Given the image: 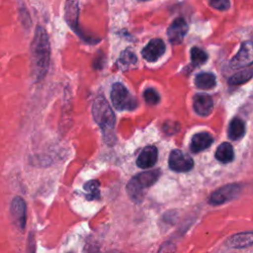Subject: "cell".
Wrapping results in <instances>:
<instances>
[{
  "instance_id": "3",
  "label": "cell",
  "mask_w": 253,
  "mask_h": 253,
  "mask_svg": "<svg viewBox=\"0 0 253 253\" xmlns=\"http://www.w3.org/2000/svg\"><path fill=\"white\" fill-rule=\"evenodd\" d=\"M159 176L160 170L155 169L139 173L132 177L126 185L127 195L133 202L139 203L143 197V190L153 185L158 180Z\"/></svg>"
},
{
  "instance_id": "24",
  "label": "cell",
  "mask_w": 253,
  "mask_h": 253,
  "mask_svg": "<svg viewBox=\"0 0 253 253\" xmlns=\"http://www.w3.org/2000/svg\"><path fill=\"white\" fill-rule=\"evenodd\" d=\"M209 4L219 11H225L230 7V1L229 0H208Z\"/></svg>"
},
{
  "instance_id": "5",
  "label": "cell",
  "mask_w": 253,
  "mask_h": 253,
  "mask_svg": "<svg viewBox=\"0 0 253 253\" xmlns=\"http://www.w3.org/2000/svg\"><path fill=\"white\" fill-rule=\"evenodd\" d=\"M111 100L113 106L118 111H133L137 107L135 98L129 93L127 88L120 82L113 84Z\"/></svg>"
},
{
  "instance_id": "25",
  "label": "cell",
  "mask_w": 253,
  "mask_h": 253,
  "mask_svg": "<svg viewBox=\"0 0 253 253\" xmlns=\"http://www.w3.org/2000/svg\"><path fill=\"white\" fill-rule=\"evenodd\" d=\"M138 1H148V0H138Z\"/></svg>"
},
{
  "instance_id": "10",
  "label": "cell",
  "mask_w": 253,
  "mask_h": 253,
  "mask_svg": "<svg viewBox=\"0 0 253 253\" xmlns=\"http://www.w3.org/2000/svg\"><path fill=\"white\" fill-rule=\"evenodd\" d=\"M165 43L161 39H152L141 50L142 57L148 62H155L165 52Z\"/></svg>"
},
{
  "instance_id": "17",
  "label": "cell",
  "mask_w": 253,
  "mask_h": 253,
  "mask_svg": "<svg viewBox=\"0 0 253 253\" xmlns=\"http://www.w3.org/2000/svg\"><path fill=\"white\" fill-rule=\"evenodd\" d=\"M215 158L222 163H228L232 161L234 158V151L232 145L228 142L221 143L215 151Z\"/></svg>"
},
{
  "instance_id": "6",
  "label": "cell",
  "mask_w": 253,
  "mask_h": 253,
  "mask_svg": "<svg viewBox=\"0 0 253 253\" xmlns=\"http://www.w3.org/2000/svg\"><path fill=\"white\" fill-rule=\"evenodd\" d=\"M10 216L12 222L23 230L27 221V206L21 197H15L10 204Z\"/></svg>"
},
{
  "instance_id": "19",
  "label": "cell",
  "mask_w": 253,
  "mask_h": 253,
  "mask_svg": "<svg viewBox=\"0 0 253 253\" xmlns=\"http://www.w3.org/2000/svg\"><path fill=\"white\" fill-rule=\"evenodd\" d=\"M85 192L87 193L85 195L87 200H98L100 198V182L97 180H91L84 184L83 186Z\"/></svg>"
},
{
  "instance_id": "12",
  "label": "cell",
  "mask_w": 253,
  "mask_h": 253,
  "mask_svg": "<svg viewBox=\"0 0 253 253\" xmlns=\"http://www.w3.org/2000/svg\"><path fill=\"white\" fill-rule=\"evenodd\" d=\"M158 157L157 148L154 145L145 146L136 159V165L142 169L150 168L155 165Z\"/></svg>"
},
{
  "instance_id": "9",
  "label": "cell",
  "mask_w": 253,
  "mask_h": 253,
  "mask_svg": "<svg viewBox=\"0 0 253 253\" xmlns=\"http://www.w3.org/2000/svg\"><path fill=\"white\" fill-rule=\"evenodd\" d=\"M230 66L232 68L246 67L253 63V42L250 41L241 43L238 52L231 58Z\"/></svg>"
},
{
  "instance_id": "20",
  "label": "cell",
  "mask_w": 253,
  "mask_h": 253,
  "mask_svg": "<svg viewBox=\"0 0 253 253\" xmlns=\"http://www.w3.org/2000/svg\"><path fill=\"white\" fill-rule=\"evenodd\" d=\"M253 76V70L252 69H244L239 72H236L228 79L229 85H240L247 81H249Z\"/></svg>"
},
{
  "instance_id": "16",
  "label": "cell",
  "mask_w": 253,
  "mask_h": 253,
  "mask_svg": "<svg viewBox=\"0 0 253 253\" xmlns=\"http://www.w3.org/2000/svg\"><path fill=\"white\" fill-rule=\"evenodd\" d=\"M245 133V124L239 118H234L230 121L228 126V136L232 140L241 138Z\"/></svg>"
},
{
  "instance_id": "23",
  "label": "cell",
  "mask_w": 253,
  "mask_h": 253,
  "mask_svg": "<svg viewBox=\"0 0 253 253\" xmlns=\"http://www.w3.org/2000/svg\"><path fill=\"white\" fill-rule=\"evenodd\" d=\"M143 98L146 103L150 105H156L160 101V96L153 88H147L143 92Z\"/></svg>"
},
{
  "instance_id": "7",
  "label": "cell",
  "mask_w": 253,
  "mask_h": 253,
  "mask_svg": "<svg viewBox=\"0 0 253 253\" xmlns=\"http://www.w3.org/2000/svg\"><path fill=\"white\" fill-rule=\"evenodd\" d=\"M169 167L175 172H188L194 166L193 159L181 150H172L169 155Z\"/></svg>"
},
{
  "instance_id": "22",
  "label": "cell",
  "mask_w": 253,
  "mask_h": 253,
  "mask_svg": "<svg viewBox=\"0 0 253 253\" xmlns=\"http://www.w3.org/2000/svg\"><path fill=\"white\" fill-rule=\"evenodd\" d=\"M136 61H137V58H136L135 54L128 48L122 51L121 56L118 60L119 64H121L122 66H128L130 64H134V63H136Z\"/></svg>"
},
{
  "instance_id": "4",
  "label": "cell",
  "mask_w": 253,
  "mask_h": 253,
  "mask_svg": "<svg viewBox=\"0 0 253 253\" xmlns=\"http://www.w3.org/2000/svg\"><path fill=\"white\" fill-rule=\"evenodd\" d=\"M78 16H79V0H66L64 5V18L67 25L70 29L84 42L88 43H97L100 42V39L93 38L85 34L78 25Z\"/></svg>"
},
{
  "instance_id": "13",
  "label": "cell",
  "mask_w": 253,
  "mask_h": 253,
  "mask_svg": "<svg viewBox=\"0 0 253 253\" xmlns=\"http://www.w3.org/2000/svg\"><path fill=\"white\" fill-rule=\"evenodd\" d=\"M193 107L195 112L198 115L205 117L211 114L213 107V102L210 95L200 93L195 95L194 101H193Z\"/></svg>"
},
{
  "instance_id": "2",
  "label": "cell",
  "mask_w": 253,
  "mask_h": 253,
  "mask_svg": "<svg viewBox=\"0 0 253 253\" xmlns=\"http://www.w3.org/2000/svg\"><path fill=\"white\" fill-rule=\"evenodd\" d=\"M92 116L100 126L106 142L112 144L116 140V136L114 135L116 118L111 106L104 96L99 95L94 100L92 105Z\"/></svg>"
},
{
  "instance_id": "11",
  "label": "cell",
  "mask_w": 253,
  "mask_h": 253,
  "mask_svg": "<svg viewBox=\"0 0 253 253\" xmlns=\"http://www.w3.org/2000/svg\"><path fill=\"white\" fill-rule=\"evenodd\" d=\"M188 32V24L183 18L175 19L167 30V37L171 43L179 44Z\"/></svg>"
},
{
  "instance_id": "18",
  "label": "cell",
  "mask_w": 253,
  "mask_h": 253,
  "mask_svg": "<svg viewBox=\"0 0 253 253\" xmlns=\"http://www.w3.org/2000/svg\"><path fill=\"white\" fill-rule=\"evenodd\" d=\"M195 85L200 89H211L215 86V76L208 72L199 73L195 78Z\"/></svg>"
},
{
  "instance_id": "15",
  "label": "cell",
  "mask_w": 253,
  "mask_h": 253,
  "mask_svg": "<svg viewBox=\"0 0 253 253\" xmlns=\"http://www.w3.org/2000/svg\"><path fill=\"white\" fill-rule=\"evenodd\" d=\"M253 244V232H241L231 236L227 245L231 248H245Z\"/></svg>"
},
{
  "instance_id": "21",
  "label": "cell",
  "mask_w": 253,
  "mask_h": 253,
  "mask_svg": "<svg viewBox=\"0 0 253 253\" xmlns=\"http://www.w3.org/2000/svg\"><path fill=\"white\" fill-rule=\"evenodd\" d=\"M191 60L196 65H202L208 60V54L202 48L194 46L191 48Z\"/></svg>"
},
{
  "instance_id": "1",
  "label": "cell",
  "mask_w": 253,
  "mask_h": 253,
  "mask_svg": "<svg viewBox=\"0 0 253 253\" xmlns=\"http://www.w3.org/2000/svg\"><path fill=\"white\" fill-rule=\"evenodd\" d=\"M50 61V44L46 31L38 26L31 43V66L36 82L42 80L48 70Z\"/></svg>"
},
{
  "instance_id": "8",
  "label": "cell",
  "mask_w": 253,
  "mask_h": 253,
  "mask_svg": "<svg viewBox=\"0 0 253 253\" xmlns=\"http://www.w3.org/2000/svg\"><path fill=\"white\" fill-rule=\"evenodd\" d=\"M240 191H241V187L237 184L225 185V186L217 189L215 192H213L211 195L209 203L213 206L226 203V202L236 198Z\"/></svg>"
},
{
  "instance_id": "14",
  "label": "cell",
  "mask_w": 253,
  "mask_h": 253,
  "mask_svg": "<svg viewBox=\"0 0 253 253\" xmlns=\"http://www.w3.org/2000/svg\"><path fill=\"white\" fill-rule=\"evenodd\" d=\"M213 142V137L209 132H198L193 135L190 143V149L194 153L201 152L209 148Z\"/></svg>"
}]
</instances>
